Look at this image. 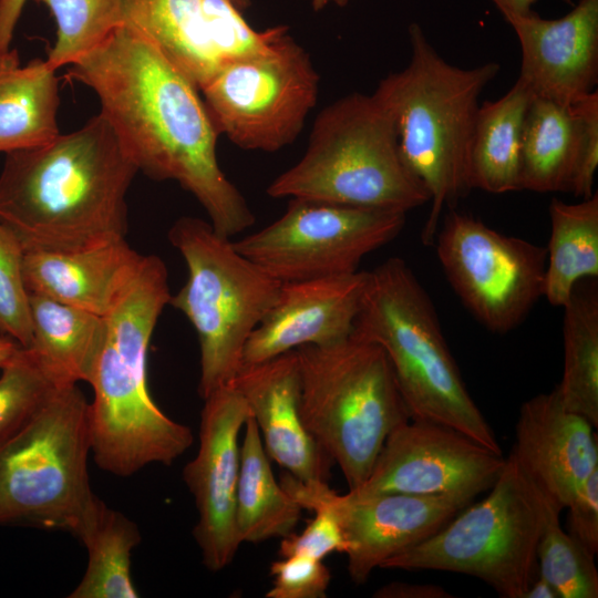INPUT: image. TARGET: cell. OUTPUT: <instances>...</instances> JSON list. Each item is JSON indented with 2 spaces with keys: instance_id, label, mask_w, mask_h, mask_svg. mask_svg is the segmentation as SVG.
<instances>
[{
  "instance_id": "1",
  "label": "cell",
  "mask_w": 598,
  "mask_h": 598,
  "mask_svg": "<svg viewBox=\"0 0 598 598\" xmlns=\"http://www.w3.org/2000/svg\"><path fill=\"white\" fill-rule=\"evenodd\" d=\"M65 75L95 92L100 113L138 171L177 182L219 235L230 238L255 223L245 197L219 166V134L199 90L144 34L120 25L68 65Z\"/></svg>"
},
{
  "instance_id": "2",
  "label": "cell",
  "mask_w": 598,
  "mask_h": 598,
  "mask_svg": "<svg viewBox=\"0 0 598 598\" xmlns=\"http://www.w3.org/2000/svg\"><path fill=\"white\" fill-rule=\"evenodd\" d=\"M138 167L101 114L50 143L6 154L0 221L24 252H70L123 240Z\"/></svg>"
},
{
  "instance_id": "3",
  "label": "cell",
  "mask_w": 598,
  "mask_h": 598,
  "mask_svg": "<svg viewBox=\"0 0 598 598\" xmlns=\"http://www.w3.org/2000/svg\"><path fill=\"white\" fill-rule=\"evenodd\" d=\"M171 298L164 261L148 255L130 290L105 317L106 336L87 383L91 452L97 466L126 477L152 463L172 464L193 443L188 426L168 417L147 385V351Z\"/></svg>"
},
{
  "instance_id": "4",
  "label": "cell",
  "mask_w": 598,
  "mask_h": 598,
  "mask_svg": "<svg viewBox=\"0 0 598 598\" xmlns=\"http://www.w3.org/2000/svg\"><path fill=\"white\" fill-rule=\"evenodd\" d=\"M408 33V65L384 76L372 95L393 120L402 156L430 195L421 239L431 245L444 209L455 208L472 190L468 153L480 96L501 65H454L439 54L417 23H411Z\"/></svg>"
},
{
  "instance_id": "5",
  "label": "cell",
  "mask_w": 598,
  "mask_h": 598,
  "mask_svg": "<svg viewBox=\"0 0 598 598\" xmlns=\"http://www.w3.org/2000/svg\"><path fill=\"white\" fill-rule=\"evenodd\" d=\"M352 334L384 350L411 420L452 427L502 453L466 389L431 298L403 259L389 258L369 271Z\"/></svg>"
},
{
  "instance_id": "6",
  "label": "cell",
  "mask_w": 598,
  "mask_h": 598,
  "mask_svg": "<svg viewBox=\"0 0 598 598\" xmlns=\"http://www.w3.org/2000/svg\"><path fill=\"white\" fill-rule=\"evenodd\" d=\"M267 194L405 214L430 203L402 156L393 120L372 94L359 92L320 111L302 157Z\"/></svg>"
},
{
  "instance_id": "7",
  "label": "cell",
  "mask_w": 598,
  "mask_h": 598,
  "mask_svg": "<svg viewBox=\"0 0 598 598\" xmlns=\"http://www.w3.org/2000/svg\"><path fill=\"white\" fill-rule=\"evenodd\" d=\"M300 412L311 436L338 464L349 489L370 474L389 434L410 414L384 350L351 334L296 349Z\"/></svg>"
},
{
  "instance_id": "8",
  "label": "cell",
  "mask_w": 598,
  "mask_h": 598,
  "mask_svg": "<svg viewBox=\"0 0 598 598\" xmlns=\"http://www.w3.org/2000/svg\"><path fill=\"white\" fill-rule=\"evenodd\" d=\"M90 403L76 383L56 386L0 437V526L78 535L97 496L87 474Z\"/></svg>"
},
{
  "instance_id": "9",
  "label": "cell",
  "mask_w": 598,
  "mask_h": 598,
  "mask_svg": "<svg viewBox=\"0 0 598 598\" xmlns=\"http://www.w3.org/2000/svg\"><path fill=\"white\" fill-rule=\"evenodd\" d=\"M168 239L187 267V280L168 305L184 313L196 331L198 393L204 400L233 383L243 367L245 346L275 303L282 282L204 219L178 218Z\"/></svg>"
},
{
  "instance_id": "10",
  "label": "cell",
  "mask_w": 598,
  "mask_h": 598,
  "mask_svg": "<svg viewBox=\"0 0 598 598\" xmlns=\"http://www.w3.org/2000/svg\"><path fill=\"white\" fill-rule=\"evenodd\" d=\"M542 527L540 492L509 453L485 498L468 504L434 535L380 568L464 574L503 598H524L538 574Z\"/></svg>"
},
{
  "instance_id": "11",
  "label": "cell",
  "mask_w": 598,
  "mask_h": 598,
  "mask_svg": "<svg viewBox=\"0 0 598 598\" xmlns=\"http://www.w3.org/2000/svg\"><path fill=\"white\" fill-rule=\"evenodd\" d=\"M319 83L287 28L265 50L224 65L199 91L219 135L243 150L276 152L301 133Z\"/></svg>"
},
{
  "instance_id": "12",
  "label": "cell",
  "mask_w": 598,
  "mask_h": 598,
  "mask_svg": "<svg viewBox=\"0 0 598 598\" xmlns=\"http://www.w3.org/2000/svg\"><path fill=\"white\" fill-rule=\"evenodd\" d=\"M405 213L289 198L268 226L233 241L245 257L280 282L358 271L370 252L393 240Z\"/></svg>"
},
{
  "instance_id": "13",
  "label": "cell",
  "mask_w": 598,
  "mask_h": 598,
  "mask_svg": "<svg viewBox=\"0 0 598 598\" xmlns=\"http://www.w3.org/2000/svg\"><path fill=\"white\" fill-rule=\"evenodd\" d=\"M434 241L450 285L488 330L515 329L544 297L546 247L501 234L455 208L447 209Z\"/></svg>"
},
{
  "instance_id": "14",
  "label": "cell",
  "mask_w": 598,
  "mask_h": 598,
  "mask_svg": "<svg viewBox=\"0 0 598 598\" xmlns=\"http://www.w3.org/2000/svg\"><path fill=\"white\" fill-rule=\"evenodd\" d=\"M280 484L303 509H327L336 518L348 545V573L357 585L388 558L434 535L476 496L472 492L340 495L328 483L301 482L289 473Z\"/></svg>"
},
{
  "instance_id": "15",
  "label": "cell",
  "mask_w": 598,
  "mask_h": 598,
  "mask_svg": "<svg viewBox=\"0 0 598 598\" xmlns=\"http://www.w3.org/2000/svg\"><path fill=\"white\" fill-rule=\"evenodd\" d=\"M124 23L144 34L198 90L226 64L285 30H255L231 0H126Z\"/></svg>"
},
{
  "instance_id": "16",
  "label": "cell",
  "mask_w": 598,
  "mask_h": 598,
  "mask_svg": "<svg viewBox=\"0 0 598 598\" xmlns=\"http://www.w3.org/2000/svg\"><path fill=\"white\" fill-rule=\"evenodd\" d=\"M506 457L442 424L409 420L386 437L355 495H442L489 489Z\"/></svg>"
},
{
  "instance_id": "17",
  "label": "cell",
  "mask_w": 598,
  "mask_h": 598,
  "mask_svg": "<svg viewBox=\"0 0 598 598\" xmlns=\"http://www.w3.org/2000/svg\"><path fill=\"white\" fill-rule=\"evenodd\" d=\"M249 417L248 405L233 384L205 398L198 450L183 471L198 513L193 534L203 563L212 571L227 567L240 545L235 525L238 437Z\"/></svg>"
},
{
  "instance_id": "18",
  "label": "cell",
  "mask_w": 598,
  "mask_h": 598,
  "mask_svg": "<svg viewBox=\"0 0 598 598\" xmlns=\"http://www.w3.org/2000/svg\"><path fill=\"white\" fill-rule=\"evenodd\" d=\"M369 271L282 282L278 297L249 337L243 365L256 364L301 346L348 339L364 296Z\"/></svg>"
},
{
  "instance_id": "19",
  "label": "cell",
  "mask_w": 598,
  "mask_h": 598,
  "mask_svg": "<svg viewBox=\"0 0 598 598\" xmlns=\"http://www.w3.org/2000/svg\"><path fill=\"white\" fill-rule=\"evenodd\" d=\"M505 21L520 47L517 80L534 97L569 106L597 90L598 0H579L558 19L533 12Z\"/></svg>"
},
{
  "instance_id": "20",
  "label": "cell",
  "mask_w": 598,
  "mask_h": 598,
  "mask_svg": "<svg viewBox=\"0 0 598 598\" xmlns=\"http://www.w3.org/2000/svg\"><path fill=\"white\" fill-rule=\"evenodd\" d=\"M584 416L567 410L557 388L526 400L511 454L526 477L561 509L598 470V441Z\"/></svg>"
},
{
  "instance_id": "21",
  "label": "cell",
  "mask_w": 598,
  "mask_h": 598,
  "mask_svg": "<svg viewBox=\"0 0 598 598\" xmlns=\"http://www.w3.org/2000/svg\"><path fill=\"white\" fill-rule=\"evenodd\" d=\"M246 401L270 458L301 482H324L332 460L306 429L296 350L243 365L231 383Z\"/></svg>"
},
{
  "instance_id": "22",
  "label": "cell",
  "mask_w": 598,
  "mask_h": 598,
  "mask_svg": "<svg viewBox=\"0 0 598 598\" xmlns=\"http://www.w3.org/2000/svg\"><path fill=\"white\" fill-rule=\"evenodd\" d=\"M145 257L125 239L70 252H24L22 276L29 293L105 318L130 290Z\"/></svg>"
},
{
  "instance_id": "23",
  "label": "cell",
  "mask_w": 598,
  "mask_h": 598,
  "mask_svg": "<svg viewBox=\"0 0 598 598\" xmlns=\"http://www.w3.org/2000/svg\"><path fill=\"white\" fill-rule=\"evenodd\" d=\"M56 71L40 59L21 66L16 49L0 58V152L39 147L60 135Z\"/></svg>"
},
{
  "instance_id": "24",
  "label": "cell",
  "mask_w": 598,
  "mask_h": 598,
  "mask_svg": "<svg viewBox=\"0 0 598 598\" xmlns=\"http://www.w3.org/2000/svg\"><path fill=\"white\" fill-rule=\"evenodd\" d=\"M30 349L58 384L89 382L106 336L105 318L29 293Z\"/></svg>"
},
{
  "instance_id": "25",
  "label": "cell",
  "mask_w": 598,
  "mask_h": 598,
  "mask_svg": "<svg viewBox=\"0 0 598 598\" xmlns=\"http://www.w3.org/2000/svg\"><path fill=\"white\" fill-rule=\"evenodd\" d=\"M532 99L517 80L499 99L480 104L468 153L472 189L491 194L520 190L522 135Z\"/></svg>"
},
{
  "instance_id": "26",
  "label": "cell",
  "mask_w": 598,
  "mask_h": 598,
  "mask_svg": "<svg viewBox=\"0 0 598 598\" xmlns=\"http://www.w3.org/2000/svg\"><path fill=\"white\" fill-rule=\"evenodd\" d=\"M303 508L274 476L259 429L250 416L240 446L235 525L239 543H260L293 533Z\"/></svg>"
},
{
  "instance_id": "27",
  "label": "cell",
  "mask_w": 598,
  "mask_h": 598,
  "mask_svg": "<svg viewBox=\"0 0 598 598\" xmlns=\"http://www.w3.org/2000/svg\"><path fill=\"white\" fill-rule=\"evenodd\" d=\"M576 150L577 124L570 105L533 96L523 126L520 190L569 193Z\"/></svg>"
},
{
  "instance_id": "28",
  "label": "cell",
  "mask_w": 598,
  "mask_h": 598,
  "mask_svg": "<svg viewBox=\"0 0 598 598\" xmlns=\"http://www.w3.org/2000/svg\"><path fill=\"white\" fill-rule=\"evenodd\" d=\"M544 297L564 307L576 285L598 276V194L569 204L553 198Z\"/></svg>"
},
{
  "instance_id": "29",
  "label": "cell",
  "mask_w": 598,
  "mask_h": 598,
  "mask_svg": "<svg viewBox=\"0 0 598 598\" xmlns=\"http://www.w3.org/2000/svg\"><path fill=\"white\" fill-rule=\"evenodd\" d=\"M78 537L87 549V567L70 598H135L131 555L141 542L137 525L99 497Z\"/></svg>"
},
{
  "instance_id": "30",
  "label": "cell",
  "mask_w": 598,
  "mask_h": 598,
  "mask_svg": "<svg viewBox=\"0 0 598 598\" xmlns=\"http://www.w3.org/2000/svg\"><path fill=\"white\" fill-rule=\"evenodd\" d=\"M564 371L556 386L564 406L598 426V288L576 285L563 307Z\"/></svg>"
},
{
  "instance_id": "31",
  "label": "cell",
  "mask_w": 598,
  "mask_h": 598,
  "mask_svg": "<svg viewBox=\"0 0 598 598\" xmlns=\"http://www.w3.org/2000/svg\"><path fill=\"white\" fill-rule=\"evenodd\" d=\"M539 492L543 527L537 544L538 573L556 588L560 598H597L595 556L563 529L559 522L563 509Z\"/></svg>"
},
{
  "instance_id": "32",
  "label": "cell",
  "mask_w": 598,
  "mask_h": 598,
  "mask_svg": "<svg viewBox=\"0 0 598 598\" xmlns=\"http://www.w3.org/2000/svg\"><path fill=\"white\" fill-rule=\"evenodd\" d=\"M51 12L56 38L47 63L68 66L124 24L126 0H35Z\"/></svg>"
},
{
  "instance_id": "33",
  "label": "cell",
  "mask_w": 598,
  "mask_h": 598,
  "mask_svg": "<svg viewBox=\"0 0 598 598\" xmlns=\"http://www.w3.org/2000/svg\"><path fill=\"white\" fill-rule=\"evenodd\" d=\"M59 385L33 352L20 347L1 368L0 437L29 417Z\"/></svg>"
},
{
  "instance_id": "34",
  "label": "cell",
  "mask_w": 598,
  "mask_h": 598,
  "mask_svg": "<svg viewBox=\"0 0 598 598\" xmlns=\"http://www.w3.org/2000/svg\"><path fill=\"white\" fill-rule=\"evenodd\" d=\"M24 251L0 221V334L28 348L32 340L29 292L22 276Z\"/></svg>"
},
{
  "instance_id": "35",
  "label": "cell",
  "mask_w": 598,
  "mask_h": 598,
  "mask_svg": "<svg viewBox=\"0 0 598 598\" xmlns=\"http://www.w3.org/2000/svg\"><path fill=\"white\" fill-rule=\"evenodd\" d=\"M577 124V150L569 193L588 198L594 192L598 167V91L570 105Z\"/></svg>"
},
{
  "instance_id": "36",
  "label": "cell",
  "mask_w": 598,
  "mask_h": 598,
  "mask_svg": "<svg viewBox=\"0 0 598 598\" xmlns=\"http://www.w3.org/2000/svg\"><path fill=\"white\" fill-rule=\"evenodd\" d=\"M270 575L274 582L267 598H324L331 579L321 560L300 555L274 561Z\"/></svg>"
},
{
  "instance_id": "37",
  "label": "cell",
  "mask_w": 598,
  "mask_h": 598,
  "mask_svg": "<svg viewBox=\"0 0 598 598\" xmlns=\"http://www.w3.org/2000/svg\"><path fill=\"white\" fill-rule=\"evenodd\" d=\"M315 517L300 534L281 539L280 557L293 555L322 560L333 551L346 553L348 545L336 518L322 508L315 509Z\"/></svg>"
},
{
  "instance_id": "38",
  "label": "cell",
  "mask_w": 598,
  "mask_h": 598,
  "mask_svg": "<svg viewBox=\"0 0 598 598\" xmlns=\"http://www.w3.org/2000/svg\"><path fill=\"white\" fill-rule=\"evenodd\" d=\"M566 508L568 509L567 533L596 556L598 553V470L582 483Z\"/></svg>"
},
{
  "instance_id": "39",
  "label": "cell",
  "mask_w": 598,
  "mask_h": 598,
  "mask_svg": "<svg viewBox=\"0 0 598 598\" xmlns=\"http://www.w3.org/2000/svg\"><path fill=\"white\" fill-rule=\"evenodd\" d=\"M375 598H452L453 595L436 584L394 581L374 591Z\"/></svg>"
},
{
  "instance_id": "40",
  "label": "cell",
  "mask_w": 598,
  "mask_h": 598,
  "mask_svg": "<svg viewBox=\"0 0 598 598\" xmlns=\"http://www.w3.org/2000/svg\"><path fill=\"white\" fill-rule=\"evenodd\" d=\"M27 0H0V58L10 51L16 25Z\"/></svg>"
},
{
  "instance_id": "41",
  "label": "cell",
  "mask_w": 598,
  "mask_h": 598,
  "mask_svg": "<svg viewBox=\"0 0 598 598\" xmlns=\"http://www.w3.org/2000/svg\"><path fill=\"white\" fill-rule=\"evenodd\" d=\"M502 13L504 20L513 16H528L533 12L534 4L537 0H491ZM567 4L573 6V0H563Z\"/></svg>"
},
{
  "instance_id": "42",
  "label": "cell",
  "mask_w": 598,
  "mask_h": 598,
  "mask_svg": "<svg viewBox=\"0 0 598 598\" xmlns=\"http://www.w3.org/2000/svg\"><path fill=\"white\" fill-rule=\"evenodd\" d=\"M524 598H560L556 588L539 573L528 586Z\"/></svg>"
},
{
  "instance_id": "43",
  "label": "cell",
  "mask_w": 598,
  "mask_h": 598,
  "mask_svg": "<svg viewBox=\"0 0 598 598\" xmlns=\"http://www.w3.org/2000/svg\"><path fill=\"white\" fill-rule=\"evenodd\" d=\"M21 346L12 338L0 334V369L11 359Z\"/></svg>"
},
{
  "instance_id": "44",
  "label": "cell",
  "mask_w": 598,
  "mask_h": 598,
  "mask_svg": "<svg viewBox=\"0 0 598 598\" xmlns=\"http://www.w3.org/2000/svg\"><path fill=\"white\" fill-rule=\"evenodd\" d=\"M350 0H311L312 9L317 12L326 8L330 3L338 7H346Z\"/></svg>"
},
{
  "instance_id": "45",
  "label": "cell",
  "mask_w": 598,
  "mask_h": 598,
  "mask_svg": "<svg viewBox=\"0 0 598 598\" xmlns=\"http://www.w3.org/2000/svg\"><path fill=\"white\" fill-rule=\"evenodd\" d=\"M231 1L241 12L251 6V0H231Z\"/></svg>"
}]
</instances>
